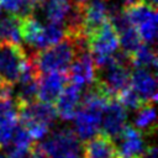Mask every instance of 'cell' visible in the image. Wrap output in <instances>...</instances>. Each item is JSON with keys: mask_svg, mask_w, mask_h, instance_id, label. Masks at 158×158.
I'll return each mask as SVG.
<instances>
[{"mask_svg": "<svg viewBox=\"0 0 158 158\" xmlns=\"http://www.w3.org/2000/svg\"><path fill=\"white\" fill-rule=\"evenodd\" d=\"M74 4H80V5H83V4H85V2H88L89 0H72Z\"/></svg>", "mask_w": 158, "mask_h": 158, "instance_id": "29", "label": "cell"}, {"mask_svg": "<svg viewBox=\"0 0 158 158\" xmlns=\"http://www.w3.org/2000/svg\"><path fill=\"white\" fill-rule=\"evenodd\" d=\"M136 111H137V114L133 120L135 127L137 130H139L143 133V136L154 135L156 130H157L154 102H144Z\"/></svg>", "mask_w": 158, "mask_h": 158, "instance_id": "13", "label": "cell"}, {"mask_svg": "<svg viewBox=\"0 0 158 158\" xmlns=\"http://www.w3.org/2000/svg\"><path fill=\"white\" fill-rule=\"evenodd\" d=\"M20 20L21 17L15 14H9L0 19V42L21 43Z\"/></svg>", "mask_w": 158, "mask_h": 158, "instance_id": "14", "label": "cell"}, {"mask_svg": "<svg viewBox=\"0 0 158 158\" xmlns=\"http://www.w3.org/2000/svg\"><path fill=\"white\" fill-rule=\"evenodd\" d=\"M11 142H12V146H15V147L30 148L33 144V138L31 137L28 131L21 125V126H16L15 127V130L12 132Z\"/></svg>", "mask_w": 158, "mask_h": 158, "instance_id": "23", "label": "cell"}, {"mask_svg": "<svg viewBox=\"0 0 158 158\" xmlns=\"http://www.w3.org/2000/svg\"><path fill=\"white\" fill-rule=\"evenodd\" d=\"M130 58H131V64L136 68H146L153 72L157 70L158 62H157L156 49L144 42L133 53L130 54Z\"/></svg>", "mask_w": 158, "mask_h": 158, "instance_id": "15", "label": "cell"}, {"mask_svg": "<svg viewBox=\"0 0 158 158\" xmlns=\"http://www.w3.org/2000/svg\"><path fill=\"white\" fill-rule=\"evenodd\" d=\"M17 123L19 116L16 109L0 114V147L7 146L11 142L12 132Z\"/></svg>", "mask_w": 158, "mask_h": 158, "instance_id": "18", "label": "cell"}, {"mask_svg": "<svg viewBox=\"0 0 158 158\" xmlns=\"http://www.w3.org/2000/svg\"><path fill=\"white\" fill-rule=\"evenodd\" d=\"M0 5L6 11L15 14L19 17L30 16L35 11V9L26 0H0Z\"/></svg>", "mask_w": 158, "mask_h": 158, "instance_id": "21", "label": "cell"}, {"mask_svg": "<svg viewBox=\"0 0 158 158\" xmlns=\"http://www.w3.org/2000/svg\"><path fill=\"white\" fill-rule=\"evenodd\" d=\"M122 105H123V107L127 110H133V111H136V110H138L144 102L142 101V99L138 96V94L131 88V86H128V88H126L125 90H122L118 95H117V98H116Z\"/></svg>", "mask_w": 158, "mask_h": 158, "instance_id": "22", "label": "cell"}, {"mask_svg": "<svg viewBox=\"0 0 158 158\" xmlns=\"http://www.w3.org/2000/svg\"><path fill=\"white\" fill-rule=\"evenodd\" d=\"M69 83V77L67 72H47L42 73L38 78V91L37 99L54 104L63 88Z\"/></svg>", "mask_w": 158, "mask_h": 158, "instance_id": "6", "label": "cell"}, {"mask_svg": "<svg viewBox=\"0 0 158 158\" xmlns=\"http://www.w3.org/2000/svg\"><path fill=\"white\" fill-rule=\"evenodd\" d=\"M74 118V132L81 142H86L100 132L101 116L78 109Z\"/></svg>", "mask_w": 158, "mask_h": 158, "instance_id": "12", "label": "cell"}, {"mask_svg": "<svg viewBox=\"0 0 158 158\" xmlns=\"http://www.w3.org/2000/svg\"><path fill=\"white\" fill-rule=\"evenodd\" d=\"M127 121V111L123 105L116 99L112 98L109 100L101 115L100 132L114 139L120 135Z\"/></svg>", "mask_w": 158, "mask_h": 158, "instance_id": "5", "label": "cell"}, {"mask_svg": "<svg viewBox=\"0 0 158 158\" xmlns=\"http://www.w3.org/2000/svg\"><path fill=\"white\" fill-rule=\"evenodd\" d=\"M81 89L83 86L72 83H68L62 93L59 94V96L56 100V111H57V116H59L62 120H72L78 109H79V104H80V98H81Z\"/></svg>", "mask_w": 158, "mask_h": 158, "instance_id": "9", "label": "cell"}, {"mask_svg": "<svg viewBox=\"0 0 158 158\" xmlns=\"http://www.w3.org/2000/svg\"><path fill=\"white\" fill-rule=\"evenodd\" d=\"M26 1H27V2L36 10L37 7H41V6H42V4H43L44 0H26Z\"/></svg>", "mask_w": 158, "mask_h": 158, "instance_id": "28", "label": "cell"}, {"mask_svg": "<svg viewBox=\"0 0 158 158\" xmlns=\"http://www.w3.org/2000/svg\"><path fill=\"white\" fill-rule=\"evenodd\" d=\"M157 12L153 14L151 17L141 22L138 26H136V30L139 33L141 40L147 44H154L157 38Z\"/></svg>", "mask_w": 158, "mask_h": 158, "instance_id": "20", "label": "cell"}, {"mask_svg": "<svg viewBox=\"0 0 158 158\" xmlns=\"http://www.w3.org/2000/svg\"><path fill=\"white\" fill-rule=\"evenodd\" d=\"M112 141L115 144L116 158H139L146 147L143 133L135 126L127 123Z\"/></svg>", "mask_w": 158, "mask_h": 158, "instance_id": "4", "label": "cell"}, {"mask_svg": "<svg viewBox=\"0 0 158 158\" xmlns=\"http://www.w3.org/2000/svg\"><path fill=\"white\" fill-rule=\"evenodd\" d=\"M131 88L138 94L143 102H156L157 78L156 72L146 68H136L131 72Z\"/></svg>", "mask_w": 158, "mask_h": 158, "instance_id": "8", "label": "cell"}, {"mask_svg": "<svg viewBox=\"0 0 158 158\" xmlns=\"http://www.w3.org/2000/svg\"><path fill=\"white\" fill-rule=\"evenodd\" d=\"M63 37H64L63 25L62 23H56V22H49L48 25L43 26L42 32H41L40 37L37 40L35 51H40V49L47 48L49 46H53V44L58 43Z\"/></svg>", "mask_w": 158, "mask_h": 158, "instance_id": "16", "label": "cell"}, {"mask_svg": "<svg viewBox=\"0 0 158 158\" xmlns=\"http://www.w3.org/2000/svg\"><path fill=\"white\" fill-rule=\"evenodd\" d=\"M32 149V158H49L48 153L44 151V148L42 147L41 143H35L31 147Z\"/></svg>", "mask_w": 158, "mask_h": 158, "instance_id": "25", "label": "cell"}, {"mask_svg": "<svg viewBox=\"0 0 158 158\" xmlns=\"http://www.w3.org/2000/svg\"><path fill=\"white\" fill-rule=\"evenodd\" d=\"M28 57L41 74L47 72H67L75 57V48L72 40L64 36L58 43L35 51Z\"/></svg>", "mask_w": 158, "mask_h": 158, "instance_id": "1", "label": "cell"}, {"mask_svg": "<svg viewBox=\"0 0 158 158\" xmlns=\"http://www.w3.org/2000/svg\"><path fill=\"white\" fill-rule=\"evenodd\" d=\"M139 158H158V152H157V147L154 144H148L147 147H144L142 154Z\"/></svg>", "mask_w": 158, "mask_h": 158, "instance_id": "26", "label": "cell"}, {"mask_svg": "<svg viewBox=\"0 0 158 158\" xmlns=\"http://www.w3.org/2000/svg\"><path fill=\"white\" fill-rule=\"evenodd\" d=\"M142 43L143 41L141 40L139 33L135 26H131L118 33V47H121V49L128 54L133 53Z\"/></svg>", "mask_w": 158, "mask_h": 158, "instance_id": "19", "label": "cell"}, {"mask_svg": "<svg viewBox=\"0 0 158 158\" xmlns=\"http://www.w3.org/2000/svg\"><path fill=\"white\" fill-rule=\"evenodd\" d=\"M84 33L88 36L109 20L107 0H89L83 5Z\"/></svg>", "mask_w": 158, "mask_h": 158, "instance_id": "10", "label": "cell"}, {"mask_svg": "<svg viewBox=\"0 0 158 158\" xmlns=\"http://www.w3.org/2000/svg\"><path fill=\"white\" fill-rule=\"evenodd\" d=\"M1 14H2V7H1V5H0V16H1Z\"/></svg>", "mask_w": 158, "mask_h": 158, "instance_id": "30", "label": "cell"}, {"mask_svg": "<svg viewBox=\"0 0 158 158\" xmlns=\"http://www.w3.org/2000/svg\"><path fill=\"white\" fill-rule=\"evenodd\" d=\"M0 158H6L5 156H2V154H0Z\"/></svg>", "mask_w": 158, "mask_h": 158, "instance_id": "31", "label": "cell"}, {"mask_svg": "<svg viewBox=\"0 0 158 158\" xmlns=\"http://www.w3.org/2000/svg\"><path fill=\"white\" fill-rule=\"evenodd\" d=\"M67 73L69 77V81L72 83H75L80 86L91 84L95 79V68L90 52L85 51L77 53Z\"/></svg>", "mask_w": 158, "mask_h": 158, "instance_id": "7", "label": "cell"}, {"mask_svg": "<svg viewBox=\"0 0 158 158\" xmlns=\"http://www.w3.org/2000/svg\"><path fill=\"white\" fill-rule=\"evenodd\" d=\"M83 143L81 158H116L114 141L102 132Z\"/></svg>", "mask_w": 158, "mask_h": 158, "instance_id": "11", "label": "cell"}, {"mask_svg": "<svg viewBox=\"0 0 158 158\" xmlns=\"http://www.w3.org/2000/svg\"><path fill=\"white\" fill-rule=\"evenodd\" d=\"M27 59L25 49L14 42H0V78L15 84Z\"/></svg>", "mask_w": 158, "mask_h": 158, "instance_id": "2", "label": "cell"}, {"mask_svg": "<svg viewBox=\"0 0 158 158\" xmlns=\"http://www.w3.org/2000/svg\"><path fill=\"white\" fill-rule=\"evenodd\" d=\"M15 95V86L12 83L0 78V100L12 99Z\"/></svg>", "mask_w": 158, "mask_h": 158, "instance_id": "24", "label": "cell"}, {"mask_svg": "<svg viewBox=\"0 0 158 158\" xmlns=\"http://www.w3.org/2000/svg\"><path fill=\"white\" fill-rule=\"evenodd\" d=\"M88 48L93 59L111 56L118 48V35L107 20L98 30L86 36Z\"/></svg>", "mask_w": 158, "mask_h": 158, "instance_id": "3", "label": "cell"}, {"mask_svg": "<svg viewBox=\"0 0 158 158\" xmlns=\"http://www.w3.org/2000/svg\"><path fill=\"white\" fill-rule=\"evenodd\" d=\"M12 109H16V104L15 100L9 99V100H0V114L5 112V111H10Z\"/></svg>", "mask_w": 158, "mask_h": 158, "instance_id": "27", "label": "cell"}, {"mask_svg": "<svg viewBox=\"0 0 158 158\" xmlns=\"http://www.w3.org/2000/svg\"><path fill=\"white\" fill-rule=\"evenodd\" d=\"M72 0H44L42 6L46 19L49 22L62 23L72 6Z\"/></svg>", "mask_w": 158, "mask_h": 158, "instance_id": "17", "label": "cell"}]
</instances>
